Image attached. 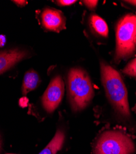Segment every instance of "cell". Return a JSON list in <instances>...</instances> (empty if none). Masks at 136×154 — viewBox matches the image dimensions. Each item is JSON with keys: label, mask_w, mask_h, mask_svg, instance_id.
Listing matches in <instances>:
<instances>
[{"label": "cell", "mask_w": 136, "mask_h": 154, "mask_svg": "<svg viewBox=\"0 0 136 154\" xmlns=\"http://www.w3.org/2000/svg\"><path fill=\"white\" fill-rule=\"evenodd\" d=\"M1 137H0V150H1Z\"/></svg>", "instance_id": "obj_17"}, {"label": "cell", "mask_w": 136, "mask_h": 154, "mask_svg": "<svg viewBox=\"0 0 136 154\" xmlns=\"http://www.w3.org/2000/svg\"><path fill=\"white\" fill-rule=\"evenodd\" d=\"M82 3L90 10H94L98 3L97 1H83Z\"/></svg>", "instance_id": "obj_12"}, {"label": "cell", "mask_w": 136, "mask_h": 154, "mask_svg": "<svg viewBox=\"0 0 136 154\" xmlns=\"http://www.w3.org/2000/svg\"><path fill=\"white\" fill-rule=\"evenodd\" d=\"M65 139V133L58 130L54 138L39 154H56L62 148Z\"/></svg>", "instance_id": "obj_9"}, {"label": "cell", "mask_w": 136, "mask_h": 154, "mask_svg": "<svg viewBox=\"0 0 136 154\" xmlns=\"http://www.w3.org/2000/svg\"><path fill=\"white\" fill-rule=\"evenodd\" d=\"M7 154H12V153H7Z\"/></svg>", "instance_id": "obj_18"}, {"label": "cell", "mask_w": 136, "mask_h": 154, "mask_svg": "<svg viewBox=\"0 0 136 154\" xmlns=\"http://www.w3.org/2000/svg\"><path fill=\"white\" fill-rule=\"evenodd\" d=\"M123 72L127 75L136 78V57L127 64L123 70Z\"/></svg>", "instance_id": "obj_11"}, {"label": "cell", "mask_w": 136, "mask_h": 154, "mask_svg": "<svg viewBox=\"0 0 136 154\" xmlns=\"http://www.w3.org/2000/svg\"><path fill=\"white\" fill-rule=\"evenodd\" d=\"M13 2L17 5L19 7H24L27 4V1H13Z\"/></svg>", "instance_id": "obj_14"}, {"label": "cell", "mask_w": 136, "mask_h": 154, "mask_svg": "<svg viewBox=\"0 0 136 154\" xmlns=\"http://www.w3.org/2000/svg\"><path fill=\"white\" fill-rule=\"evenodd\" d=\"M135 42L136 16L129 14L121 18L116 27V59L131 57L135 51Z\"/></svg>", "instance_id": "obj_3"}, {"label": "cell", "mask_w": 136, "mask_h": 154, "mask_svg": "<svg viewBox=\"0 0 136 154\" xmlns=\"http://www.w3.org/2000/svg\"><path fill=\"white\" fill-rule=\"evenodd\" d=\"M89 25L91 30L95 35L102 38L108 36V26L101 17L96 14H91L89 18Z\"/></svg>", "instance_id": "obj_8"}, {"label": "cell", "mask_w": 136, "mask_h": 154, "mask_svg": "<svg viewBox=\"0 0 136 154\" xmlns=\"http://www.w3.org/2000/svg\"><path fill=\"white\" fill-rule=\"evenodd\" d=\"M135 147L132 139L118 130H108L99 136L93 154H132Z\"/></svg>", "instance_id": "obj_4"}, {"label": "cell", "mask_w": 136, "mask_h": 154, "mask_svg": "<svg viewBox=\"0 0 136 154\" xmlns=\"http://www.w3.org/2000/svg\"><path fill=\"white\" fill-rule=\"evenodd\" d=\"M126 2V3L129 4V5H131L133 6H135L136 7V1H126L125 2Z\"/></svg>", "instance_id": "obj_16"}, {"label": "cell", "mask_w": 136, "mask_h": 154, "mask_svg": "<svg viewBox=\"0 0 136 154\" xmlns=\"http://www.w3.org/2000/svg\"><path fill=\"white\" fill-rule=\"evenodd\" d=\"M6 44V37L5 36H0V47H3Z\"/></svg>", "instance_id": "obj_15"}, {"label": "cell", "mask_w": 136, "mask_h": 154, "mask_svg": "<svg viewBox=\"0 0 136 154\" xmlns=\"http://www.w3.org/2000/svg\"><path fill=\"white\" fill-rule=\"evenodd\" d=\"M65 84L62 78L57 75L51 80L42 97L43 107L48 113L54 112L62 100Z\"/></svg>", "instance_id": "obj_5"}, {"label": "cell", "mask_w": 136, "mask_h": 154, "mask_svg": "<svg viewBox=\"0 0 136 154\" xmlns=\"http://www.w3.org/2000/svg\"><path fill=\"white\" fill-rule=\"evenodd\" d=\"M42 26L47 30L59 32L66 27V19L60 11L47 8L41 14Z\"/></svg>", "instance_id": "obj_6"}, {"label": "cell", "mask_w": 136, "mask_h": 154, "mask_svg": "<svg viewBox=\"0 0 136 154\" xmlns=\"http://www.w3.org/2000/svg\"><path fill=\"white\" fill-rule=\"evenodd\" d=\"M28 51L12 48L0 52V74L7 71L23 59L29 57Z\"/></svg>", "instance_id": "obj_7"}, {"label": "cell", "mask_w": 136, "mask_h": 154, "mask_svg": "<svg viewBox=\"0 0 136 154\" xmlns=\"http://www.w3.org/2000/svg\"><path fill=\"white\" fill-rule=\"evenodd\" d=\"M101 80L107 99L117 116L127 123H133L128 99V91L118 72L101 61Z\"/></svg>", "instance_id": "obj_1"}, {"label": "cell", "mask_w": 136, "mask_h": 154, "mask_svg": "<svg viewBox=\"0 0 136 154\" xmlns=\"http://www.w3.org/2000/svg\"><path fill=\"white\" fill-rule=\"evenodd\" d=\"M77 1H73V0H62V1H56L55 3L59 6H69L75 3Z\"/></svg>", "instance_id": "obj_13"}, {"label": "cell", "mask_w": 136, "mask_h": 154, "mask_svg": "<svg viewBox=\"0 0 136 154\" xmlns=\"http://www.w3.org/2000/svg\"><path fill=\"white\" fill-rule=\"evenodd\" d=\"M67 83L72 111L76 112L84 109L94 96V89L88 74L80 68H72L68 74Z\"/></svg>", "instance_id": "obj_2"}, {"label": "cell", "mask_w": 136, "mask_h": 154, "mask_svg": "<svg viewBox=\"0 0 136 154\" xmlns=\"http://www.w3.org/2000/svg\"><path fill=\"white\" fill-rule=\"evenodd\" d=\"M39 76L34 70L27 72L24 76L22 85V93L27 94L29 92L34 90L39 83Z\"/></svg>", "instance_id": "obj_10"}, {"label": "cell", "mask_w": 136, "mask_h": 154, "mask_svg": "<svg viewBox=\"0 0 136 154\" xmlns=\"http://www.w3.org/2000/svg\"><path fill=\"white\" fill-rule=\"evenodd\" d=\"M135 45H136V42H135Z\"/></svg>", "instance_id": "obj_19"}]
</instances>
